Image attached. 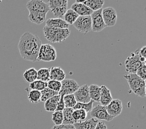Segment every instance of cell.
Listing matches in <instances>:
<instances>
[{
	"mask_svg": "<svg viewBox=\"0 0 146 129\" xmlns=\"http://www.w3.org/2000/svg\"><path fill=\"white\" fill-rule=\"evenodd\" d=\"M42 42L40 38L29 32L24 33L18 43L19 54L24 60L36 62Z\"/></svg>",
	"mask_w": 146,
	"mask_h": 129,
	"instance_id": "obj_1",
	"label": "cell"
},
{
	"mask_svg": "<svg viewBox=\"0 0 146 129\" xmlns=\"http://www.w3.org/2000/svg\"><path fill=\"white\" fill-rule=\"evenodd\" d=\"M44 37L52 43H60L65 41L70 34L69 29L51 28L45 26L43 29Z\"/></svg>",
	"mask_w": 146,
	"mask_h": 129,
	"instance_id": "obj_2",
	"label": "cell"
},
{
	"mask_svg": "<svg viewBox=\"0 0 146 129\" xmlns=\"http://www.w3.org/2000/svg\"><path fill=\"white\" fill-rule=\"evenodd\" d=\"M132 92L141 97H145V81L136 74H128L124 76Z\"/></svg>",
	"mask_w": 146,
	"mask_h": 129,
	"instance_id": "obj_3",
	"label": "cell"
},
{
	"mask_svg": "<svg viewBox=\"0 0 146 129\" xmlns=\"http://www.w3.org/2000/svg\"><path fill=\"white\" fill-rule=\"evenodd\" d=\"M49 9L53 13L55 18H60L63 17L67 11L68 6L67 0H50L48 1Z\"/></svg>",
	"mask_w": 146,
	"mask_h": 129,
	"instance_id": "obj_4",
	"label": "cell"
},
{
	"mask_svg": "<svg viewBox=\"0 0 146 129\" xmlns=\"http://www.w3.org/2000/svg\"><path fill=\"white\" fill-rule=\"evenodd\" d=\"M57 58V51L50 44L42 45L38 54L37 61L50 62L55 60Z\"/></svg>",
	"mask_w": 146,
	"mask_h": 129,
	"instance_id": "obj_5",
	"label": "cell"
},
{
	"mask_svg": "<svg viewBox=\"0 0 146 129\" xmlns=\"http://www.w3.org/2000/svg\"><path fill=\"white\" fill-rule=\"evenodd\" d=\"M143 64L139 60V49H137L134 53H131L130 56L128 57L125 61L126 71L129 74H135L137 69L142 67Z\"/></svg>",
	"mask_w": 146,
	"mask_h": 129,
	"instance_id": "obj_6",
	"label": "cell"
},
{
	"mask_svg": "<svg viewBox=\"0 0 146 129\" xmlns=\"http://www.w3.org/2000/svg\"><path fill=\"white\" fill-rule=\"evenodd\" d=\"M61 83L62 87L60 91L58 92V95L60 96L74 95L80 87L78 83L74 79H65Z\"/></svg>",
	"mask_w": 146,
	"mask_h": 129,
	"instance_id": "obj_7",
	"label": "cell"
},
{
	"mask_svg": "<svg viewBox=\"0 0 146 129\" xmlns=\"http://www.w3.org/2000/svg\"><path fill=\"white\" fill-rule=\"evenodd\" d=\"M79 32L86 34L92 30V19L89 16H79L73 24Z\"/></svg>",
	"mask_w": 146,
	"mask_h": 129,
	"instance_id": "obj_8",
	"label": "cell"
},
{
	"mask_svg": "<svg viewBox=\"0 0 146 129\" xmlns=\"http://www.w3.org/2000/svg\"><path fill=\"white\" fill-rule=\"evenodd\" d=\"M102 9L93 11L90 16L92 19V27L93 32H99L106 28V26L103 21L102 15Z\"/></svg>",
	"mask_w": 146,
	"mask_h": 129,
	"instance_id": "obj_9",
	"label": "cell"
},
{
	"mask_svg": "<svg viewBox=\"0 0 146 129\" xmlns=\"http://www.w3.org/2000/svg\"><path fill=\"white\" fill-rule=\"evenodd\" d=\"M102 15L106 27H113L115 25L117 21V13L112 7L102 9Z\"/></svg>",
	"mask_w": 146,
	"mask_h": 129,
	"instance_id": "obj_10",
	"label": "cell"
},
{
	"mask_svg": "<svg viewBox=\"0 0 146 129\" xmlns=\"http://www.w3.org/2000/svg\"><path fill=\"white\" fill-rule=\"evenodd\" d=\"M26 8L29 12H39L46 14L50 10L47 3L42 0H32L27 2Z\"/></svg>",
	"mask_w": 146,
	"mask_h": 129,
	"instance_id": "obj_11",
	"label": "cell"
},
{
	"mask_svg": "<svg viewBox=\"0 0 146 129\" xmlns=\"http://www.w3.org/2000/svg\"><path fill=\"white\" fill-rule=\"evenodd\" d=\"M90 116L97 120H103L108 122L113 120L114 118L108 114L106 107L101 105H97L92 108L90 112Z\"/></svg>",
	"mask_w": 146,
	"mask_h": 129,
	"instance_id": "obj_12",
	"label": "cell"
},
{
	"mask_svg": "<svg viewBox=\"0 0 146 129\" xmlns=\"http://www.w3.org/2000/svg\"><path fill=\"white\" fill-rule=\"evenodd\" d=\"M76 103H88L90 99L89 95V86L87 85H84L79 87L78 90L74 94Z\"/></svg>",
	"mask_w": 146,
	"mask_h": 129,
	"instance_id": "obj_13",
	"label": "cell"
},
{
	"mask_svg": "<svg viewBox=\"0 0 146 129\" xmlns=\"http://www.w3.org/2000/svg\"><path fill=\"white\" fill-rule=\"evenodd\" d=\"M107 112L111 117L113 118L116 117L122 112L123 104L122 102L117 99H114L111 101V102L106 106Z\"/></svg>",
	"mask_w": 146,
	"mask_h": 129,
	"instance_id": "obj_14",
	"label": "cell"
},
{
	"mask_svg": "<svg viewBox=\"0 0 146 129\" xmlns=\"http://www.w3.org/2000/svg\"><path fill=\"white\" fill-rule=\"evenodd\" d=\"M113 99L110 90L104 85L100 86V96L99 102L102 104L101 106L105 107L107 106Z\"/></svg>",
	"mask_w": 146,
	"mask_h": 129,
	"instance_id": "obj_15",
	"label": "cell"
},
{
	"mask_svg": "<svg viewBox=\"0 0 146 129\" xmlns=\"http://www.w3.org/2000/svg\"><path fill=\"white\" fill-rule=\"evenodd\" d=\"M71 9L74 11L79 16H91L93 11L87 6L82 3H75L71 6Z\"/></svg>",
	"mask_w": 146,
	"mask_h": 129,
	"instance_id": "obj_16",
	"label": "cell"
},
{
	"mask_svg": "<svg viewBox=\"0 0 146 129\" xmlns=\"http://www.w3.org/2000/svg\"><path fill=\"white\" fill-rule=\"evenodd\" d=\"M46 26L51 28L68 29L69 25L60 18H49L46 21Z\"/></svg>",
	"mask_w": 146,
	"mask_h": 129,
	"instance_id": "obj_17",
	"label": "cell"
},
{
	"mask_svg": "<svg viewBox=\"0 0 146 129\" xmlns=\"http://www.w3.org/2000/svg\"><path fill=\"white\" fill-rule=\"evenodd\" d=\"M65 73L60 67H52L50 68V80L62 82L65 78Z\"/></svg>",
	"mask_w": 146,
	"mask_h": 129,
	"instance_id": "obj_18",
	"label": "cell"
},
{
	"mask_svg": "<svg viewBox=\"0 0 146 129\" xmlns=\"http://www.w3.org/2000/svg\"><path fill=\"white\" fill-rule=\"evenodd\" d=\"M98 122L96 118H92L81 122L75 123L74 126L75 129H95Z\"/></svg>",
	"mask_w": 146,
	"mask_h": 129,
	"instance_id": "obj_19",
	"label": "cell"
},
{
	"mask_svg": "<svg viewBox=\"0 0 146 129\" xmlns=\"http://www.w3.org/2000/svg\"><path fill=\"white\" fill-rule=\"evenodd\" d=\"M75 3H82L92 9L93 11H98L99 9H102V7L105 3L103 0H89V1H76Z\"/></svg>",
	"mask_w": 146,
	"mask_h": 129,
	"instance_id": "obj_20",
	"label": "cell"
},
{
	"mask_svg": "<svg viewBox=\"0 0 146 129\" xmlns=\"http://www.w3.org/2000/svg\"><path fill=\"white\" fill-rule=\"evenodd\" d=\"M46 13L39 12H29L28 18L30 22L40 25L46 21Z\"/></svg>",
	"mask_w": 146,
	"mask_h": 129,
	"instance_id": "obj_21",
	"label": "cell"
},
{
	"mask_svg": "<svg viewBox=\"0 0 146 129\" xmlns=\"http://www.w3.org/2000/svg\"><path fill=\"white\" fill-rule=\"evenodd\" d=\"M60 98V95H57L44 102V108L47 112H55Z\"/></svg>",
	"mask_w": 146,
	"mask_h": 129,
	"instance_id": "obj_22",
	"label": "cell"
},
{
	"mask_svg": "<svg viewBox=\"0 0 146 129\" xmlns=\"http://www.w3.org/2000/svg\"><path fill=\"white\" fill-rule=\"evenodd\" d=\"M74 109L72 108L65 107L62 111L63 113V123L64 125H74L76 122L72 117V113L74 112Z\"/></svg>",
	"mask_w": 146,
	"mask_h": 129,
	"instance_id": "obj_23",
	"label": "cell"
},
{
	"mask_svg": "<svg viewBox=\"0 0 146 129\" xmlns=\"http://www.w3.org/2000/svg\"><path fill=\"white\" fill-rule=\"evenodd\" d=\"M37 71L34 68H31L26 69L23 74L24 80L29 83H31L37 80Z\"/></svg>",
	"mask_w": 146,
	"mask_h": 129,
	"instance_id": "obj_24",
	"label": "cell"
},
{
	"mask_svg": "<svg viewBox=\"0 0 146 129\" xmlns=\"http://www.w3.org/2000/svg\"><path fill=\"white\" fill-rule=\"evenodd\" d=\"M89 95L91 100L99 102L100 96V86L97 85H91L89 86Z\"/></svg>",
	"mask_w": 146,
	"mask_h": 129,
	"instance_id": "obj_25",
	"label": "cell"
},
{
	"mask_svg": "<svg viewBox=\"0 0 146 129\" xmlns=\"http://www.w3.org/2000/svg\"><path fill=\"white\" fill-rule=\"evenodd\" d=\"M64 17V20L68 24V25H73L76 21V20L77 19L79 16L74 11H73L72 9H69L67 10V11L65 13Z\"/></svg>",
	"mask_w": 146,
	"mask_h": 129,
	"instance_id": "obj_26",
	"label": "cell"
},
{
	"mask_svg": "<svg viewBox=\"0 0 146 129\" xmlns=\"http://www.w3.org/2000/svg\"><path fill=\"white\" fill-rule=\"evenodd\" d=\"M37 80L47 83L50 80V68H42L37 71Z\"/></svg>",
	"mask_w": 146,
	"mask_h": 129,
	"instance_id": "obj_27",
	"label": "cell"
},
{
	"mask_svg": "<svg viewBox=\"0 0 146 129\" xmlns=\"http://www.w3.org/2000/svg\"><path fill=\"white\" fill-rule=\"evenodd\" d=\"M72 117L76 122V123L81 122L85 121L87 117V113L83 109L74 110L72 113Z\"/></svg>",
	"mask_w": 146,
	"mask_h": 129,
	"instance_id": "obj_28",
	"label": "cell"
},
{
	"mask_svg": "<svg viewBox=\"0 0 146 129\" xmlns=\"http://www.w3.org/2000/svg\"><path fill=\"white\" fill-rule=\"evenodd\" d=\"M40 93H41L40 101H42V102H46V101L48 99H50L51 97L58 95V93L48 88L47 87L46 88H45L44 90L41 91Z\"/></svg>",
	"mask_w": 146,
	"mask_h": 129,
	"instance_id": "obj_29",
	"label": "cell"
},
{
	"mask_svg": "<svg viewBox=\"0 0 146 129\" xmlns=\"http://www.w3.org/2000/svg\"><path fill=\"white\" fill-rule=\"evenodd\" d=\"M40 91L36 90H31L27 95V98L31 103H38L40 102Z\"/></svg>",
	"mask_w": 146,
	"mask_h": 129,
	"instance_id": "obj_30",
	"label": "cell"
},
{
	"mask_svg": "<svg viewBox=\"0 0 146 129\" xmlns=\"http://www.w3.org/2000/svg\"><path fill=\"white\" fill-rule=\"evenodd\" d=\"M94 101L91 100L88 103H76V105L73 108L74 110H78V109H83L85 110L86 113L90 112L93 108V104Z\"/></svg>",
	"mask_w": 146,
	"mask_h": 129,
	"instance_id": "obj_31",
	"label": "cell"
},
{
	"mask_svg": "<svg viewBox=\"0 0 146 129\" xmlns=\"http://www.w3.org/2000/svg\"><path fill=\"white\" fill-rule=\"evenodd\" d=\"M47 87V83L40 81V80H36L35 81L30 83L29 88L31 90H36L41 91Z\"/></svg>",
	"mask_w": 146,
	"mask_h": 129,
	"instance_id": "obj_32",
	"label": "cell"
},
{
	"mask_svg": "<svg viewBox=\"0 0 146 129\" xmlns=\"http://www.w3.org/2000/svg\"><path fill=\"white\" fill-rule=\"evenodd\" d=\"M64 102L65 107L67 108H74L76 105V101L74 95H68L64 96Z\"/></svg>",
	"mask_w": 146,
	"mask_h": 129,
	"instance_id": "obj_33",
	"label": "cell"
},
{
	"mask_svg": "<svg viewBox=\"0 0 146 129\" xmlns=\"http://www.w3.org/2000/svg\"><path fill=\"white\" fill-rule=\"evenodd\" d=\"M52 121L55 125H60L63 123V113L61 111H56L53 112L52 116Z\"/></svg>",
	"mask_w": 146,
	"mask_h": 129,
	"instance_id": "obj_34",
	"label": "cell"
},
{
	"mask_svg": "<svg viewBox=\"0 0 146 129\" xmlns=\"http://www.w3.org/2000/svg\"><path fill=\"white\" fill-rule=\"evenodd\" d=\"M62 87V83L60 81H55V80H49L47 82V88L54 91L58 93Z\"/></svg>",
	"mask_w": 146,
	"mask_h": 129,
	"instance_id": "obj_35",
	"label": "cell"
},
{
	"mask_svg": "<svg viewBox=\"0 0 146 129\" xmlns=\"http://www.w3.org/2000/svg\"><path fill=\"white\" fill-rule=\"evenodd\" d=\"M139 77L141 78L144 81H145L146 79V66H145V63L143 64V65H142V67H140L137 69V71H136V73H135Z\"/></svg>",
	"mask_w": 146,
	"mask_h": 129,
	"instance_id": "obj_36",
	"label": "cell"
},
{
	"mask_svg": "<svg viewBox=\"0 0 146 129\" xmlns=\"http://www.w3.org/2000/svg\"><path fill=\"white\" fill-rule=\"evenodd\" d=\"M63 97H64L63 96H60V98L59 99V101L56 107V110H55L56 111H61V112H62L65 108Z\"/></svg>",
	"mask_w": 146,
	"mask_h": 129,
	"instance_id": "obj_37",
	"label": "cell"
},
{
	"mask_svg": "<svg viewBox=\"0 0 146 129\" xmlns=\"http://www.w3.org/2000/svg\"><path fill=\"white\" fill-rule=\"evenodd\" d=\"M51 129H75L74 125H64L62 124L60 125H54Z\"/></svg>",
	"mask_w": 146,
	"mask_h": 129,
	"instance_id": "obj_38",
	"label": "cell"
},
{
	"mask_svg": "<svg viewBox=\"0 0 146 129\" xmlns=\"http://www.w3.org/2000/svg\"><path fill=\"white\" fill-rule=\"evenodd\" d=\"M95 129H108L106 125L102 121L98 122Z\"/></svg>",
	"mask_w": 146,
	"mask_h": 129,
	"instance_id": "obj_39",
	"label": "cell"
},
{
	"mask_svg": "<svg viewBox=\"0 0 146 129\" xmlns=\"http://www.w3.org/2000/svg\"><path fill=\"white\" fill-rule=\"evenodd\" d=\"M146 47L145 46H144L142 48H141V49H139V55L141 57H144L145 58L146 57Z\"/></svg>",
	"mask_w": 146,
	"mask_h": 129,
	"instance_id": "obj_40",
	"label": "cell"
}]
</instances>
